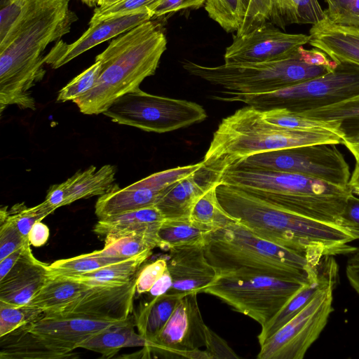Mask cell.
Here are the masks:
<instances>
[{"label": "cell", "instance_id": "f35d334b", "mask_svg": "<svg viewBox=\"0 0 359 359\" xmlns=\"http://www.w3.org/2000/svg\"><path fill=\"white\" fill-rule=\"evenodd\" d=\"M44 316L39 309L28 304L15 306L0 301V337Z\"/></svg>", "mask_w": 359, "mask_h": 359}, {"label": "cell", "instance_id": "e0dca14e", "mask_svg": "<svg viewBox=\"0 0 359 359\" xmlns=\"http://www.w3.org/2000/svg\"><path fill=\"white\" fill-rule=\"evenodd\" d=\"M168 269L172 285L166 294L181 298L191 293H201L219 276L207 259L204 246L175 247L168 250Z\"/></svg>", "mask_w": 359, "mask_h": 359}, {"label": "cell", "instance_id": "cb8c5ba5", "mask_svg": "<svg viewBox=\"0 0 359 359\" xmlns=\"http://www.w3.org/2000/svg\"><path fill=\"white\" fill-rule=\"evenodd\" d=\"M337 272V264L333 257L326 258L319 276L305 283L275 316L262 327L257 336L259 345L297 316L313 299L329 278Z\"/></svg>", "mask_w": 359, "mask_h": 359}, {"label": "cell", "instance_id": "5b68a950", "mask_svg": "<svg viewBox=\"0 0 359 359\" xmlns=\"http://www.w3.org/2000/svg\"><path fill=\"white\" fill-rule=\"evenodd\" d=\"M330 131H298L265 121L259 110L247 105L223 118L212 135L203 163L221 170L251 155L318 144H341Z\"/></svg>", "mask_w": 359, "mask_h": 359}, {"label": "cell", "instance_id": "9a60e30c", "mask_svg": "<svg viewBox=\"0 0 359 359\" xmlns=\"http://www.w3.org/2000/svg\"><path fill=\"white\" fill-rule=\"evenodd\" d=\"M136 278L125 284L90 286L74 301L50 316L109 322L126 320L130 317L133 309L137 293Z\"/></svg>", "mask_w": 359, "mask_h": 359}, {"label": "cell", "instance_id": "b9f144b4", "mask_svg": "<svg viewBox=\"0 0 359 359\" xmlns=\"http://www.w3.org/2000/svg\"><path fill=\"white\" fill-rule=\"evenodd\" d=\"M100 73V64L95 61L90 67L71 80L60 90L57 101H74L85 95L95 85Z\"/></svg>", "mask_w": 359, "mask_h": 359}, {"label": "cell", "instance_id": "5bb4252c", "mask_svg": "<svg viewBox=\"0 0 359 359\" xmlns=\"http://www.w3.org/2000/svg\"><path fill=\"white\" fill-rule=\"evenodd\" d=\"M309 35L282 32L270 22L248 33L233 37L226 48L225 64H250L285 58L298 48L309 43Z\"/></svg>", "mask_w": 359, "mask_h": 359}, {"label": "cell", "instance_id": "2e32d148", "mask_svg": "<svg viewBox=\"0 0 359 359\" xmlns=\"http://www.w3.org/2000/svg\"><path fill=\"white\" fill-rule=\"evenodd\" d=\"M153 19L151 11L136 13L109 18L93 25L74 42L67 43L62 39L45 55L44 62L53 69H57L92 48L130 30Z\"/></svg>", "mask_w": 359, "mask_h": 359}, {"label": "cell", "instance_id": "9f6ffc18", "mask_svg": "<svg viewBox=\"0 0 359 359\" xmlns=\"http://www.w3.org/2000/svg\"><path fill=\"white\" fill-rule=\"evenodd\" d=\"M30 243H28L0 260V280L4 278L14 266L20 257L21 256L25 248Z\"/></svg>", "mask_w": 359, "mask_h": 359}, {"label": "cell", "instance_id": "f907efd6", "mask_svg": "<svg viewBox=\"0 0 359 359\" xmlns=\"http://www.w3.org/2000/svg\"><path fill=\"white\" fill-rule=\"evenodd\" d=\"M299 53L303 60L308 64L314 66H325L335 68L338 62L327 57V55L319 49H305L303 46L299 48Z\"/></svg>", "mask_w": 359, "mask_h": 359}, {"label": "cell", "instance_id": "4dcf8cb0", "mask_svg": "<svg viewBox=\"0 0 359 359\" xmlns=\"http://www.w3.org/2000/svg\"><path fill=\"white\" fill-rule=\"evenodd\" d=\"M151 255L152 250H148L135 257L72 278L90 286L125 284L137 278L140 268Z\"/></svg>", "mask_w": 359, "mask_h": 359}, {"label": "cell", "instance_id": "680465c9", "mask_svg": "<svg viewBox=\"0 0 359 359\" xmlns=\"http://www.w3.org/2000/svg\"><path fill=\"white\" fill-rule=\"evenodd\" d=\"M348 185L352 191L359 190V158H355V165L350 177Z\"/></svg>", "mask_w": 359, "mask_h": 359}, {"label": "cell", "instance_id": "f1b7e54d", "mask_svg": "<svg viewBox=\"0 0 359 359\" xmlns=\"http://www.w3.org/2000/svg\"><path fill=\"white\" fill-rule=\"evenodd\" d=\"M325 18L318 0H273L269 22L285 29L293 24L313 25Z\"/></svg>", "mask_w": 359, "mask_h": 359}, {"label": "cell", "instance_id": "4fadbf2b", "mask_svg": "<svg viewBox=\"0 0 359 359\" xmlns=\"http://www.w3.org/2000/svg\"><path fill=\"white\" fill-rule=\"evenodd\" d=\"M197 293L179 299L176 306L160 332L144 348L164 358L210 359L205 346V324L197 300Z\"/></svg>", "mask_w": 359, "mask_h": 359}, {"label": "cell", "instance_id": "6125c7cd", "mask_svg": "<svg viewBox=\"0 0 359 359\" xmlns=\"http://www.w3.org/2000/svg\"><path fill=\"white\" fill-rule=\"evenodd\" d=\"M241 3H242L243 9L245 11V13H246L248 9L250 3V0H241Z\"/></svg>", "mask_w": 359, "mask_h": 359}, {"label": "cell", "instance_id": "ac0fdd59", "mask_svg": "<svg viewBox=\"0 0 359 359\" xmlns=\"http://www.w3.org/2000/svg\"><path fill=\"white\" fill-rule=\"evenodd\" d=\"M222 172V170L203 162L201 168L176 183L155 206L165 219H189L199 198L220 183Z\"/></svg>", "mask_w": 359, "mask_h": 359}, {"label": "cell", "instance_id": "c3c4849f", "mask_svg": "<svg viewBox=\"0 0 359 359\" xmlns=\"http://www.w3.org/2000/svg\"><path fill=\"white\" fill-rule=\"evenodd\" d=\"M206 0H159L151 10L153 18H161L187 8H198Z\"/></svg>", "mask_w": 359, "mask_h": 359}, {"label": "cell", "instance_id": "30bf717a", "mask_svg": "<svg viewBox=\"0 0 359 359\" xmlns=\"http://www.w3.org/2000/svg\"><path fill=\"white\" fill-rule=\"evenodd\" d=\"M103 114L118 124L157 133L185 128L207 118L205 109L196 102L151 95L140 88L118 97Z\"/></svg>", "mask_w": 359, "mask_h": 359}, {"label": "cell", "instance_id": "f6af8a7d", "mask_svg": "<svg viewBox=\"0 0 359 359\" xmlns=\"http://www.w3.org/2000/svg\"><path fill=\"white\" fill-rule=\"evenodd\" d=\"M273 0H250L243 22L236 36H241L269 21Z\"/></svg>", "mask_w": 359, "mask_h": 359}, {"label": "cell", "instance_id": "f5cc1de1", "mask_svg": "<svg viewBox=\"0 0 359 359\" xmlns=\"http://www.w3.org/2000/svg\"><path fill=\"white\" fill-rule=\"evenodd\" d=\"M68 186V179L60 184L52 185L47 192L45 201L55 210L64 206Z\"/></svg>", "mask_w": 359, "mask_h": 359}, {"label": "cell", "instance_id": "7dc6e473", "mask_svg": "<svg viewBox=\"0 0 359 359\" xmlns=\"http://www.w3.org/2000/svg\"><path fill=\"white\" fill-rule=\"evenodd\" d=\"M205 351L210 359L239 358L227 342L207 326L205 331Z\"/></svg>", "mask_w": 359, "mask_h": 359}, {"label": "cell", "instance_id": "be15d7a7", "mask_svg": "<svg viewBox=\"0 0 359 359\" xmlns=\"http://www.w3.org/2000/svg\"><path fill=\"white\" fill-rule=\"evenodd\" d=\"M353 193L355 195H358L359 196V190H355V191H353Z\"/></svg>", "mask_w": 359, "mask_h": 359}, {"label": "cell", "instance_id": "e575fe53", "mask_svg": "<svg viewBox=\"0 0 359 359\" xmlns=\"http://www.w3.org/2000/svg\"><path fill=\"white\" fill-rule=\"evenodd\" d=\"M104 245L95 252L100 255L128 259L158 246L157 236L142 233L110 234L104 238Z\"/></svg>", "mask_w": 359, "mask_h": 359}, {"label": "cell", "instance_id": "3957f363", "mask_svg": "<svg viewBox=\"0 0 359 359\" xmlns=\"http://www.w3.org/2000/svg\"><path fill=\"white\" fill-rule=\"evenodd\" d=\"M166 46L161 24L151 20L121 34L96 56L100 73L94 87L72 102L84 114H103L155 74Z\"/></svg>", "mask_w": 359, "mask_h": 359}, {"label": "cell", "instance_id": "8fae6325", "mask_svg": "<svg viewBox=\"0 0 359 359\" xmlns=\"http://www.w3.org/2000/svg\"><path fill=\"white\" fill-rule=\"evenodd\" d=\"M229 168L295 173L341 187H350L349 165L336 144H318L259 153Z\"/></svg>", "mask_w": 359, "mask_h": 359}, {"label": "cell", "instance_id": "9c48e42d", "mask_svg": "<svg viewBox=\"0 0 359 359\" xmlns=\"http://www.w3.org/2000/svg\"><path fill=\"white\" fill-rule=\"evenodd\" d=\"M309 280L234 272L219 275L201 293L217 297L262 327Z\"/></svg>", "mask_w": 359, "mask_h": 359}, {"label": "cell", "instance_id": "60d3db41", "mask_svg": "<svg viewBox=\"0 0 359 359\" xmlns=\"http://www.w3.org/2000/svg\"><path fill=\"white\" fill-rule=\"evenodd\" d=\"M159 0H119L107 6H97L89 21V26L101 21L136 13L151 11ZM152 13V12H151Z\"/></svg>", "mask_w": 359, "mask_h": 359}, {"label": "cell", "instance_id": "8d00e7d4", "mask_svg": "<svg viewBox=\"0 0 359 359\" xmlns=\"http://www.w3.org/2000/svg\"><path fill=\"white\" fill-rule=\"evenodd\" d=\"M122 260L124 259L103 256L93 251L88 254L55 261L48 265V269L52 274L74 277Z\"/></svg>", "mask_w": 359, "mask_h": 359}, {"label": "cell", "instance_id": "bcb514c9", "mask_svg": "<svg viewBox=\"0 0 359 359\" xmlns=\"http://www.w3.org/2000/svg\"><path fill=\"white\" fill-rule=\"evenodd\" d=\"M168 269L167 256L142 265L136 278V292L147 293Z\"/></svg>", "mask_w": 359, "mask_h": 359}, {"label": "cell", "instance_id": "6f0895ef", "mask_svg": "<svg viewBox=\"0 0 359 359\" xmlns=\"http://www.w3.org/2000/svg\"><path fill=\"white\" fill-rule=\"evenodd\" d=\"M341 144L345 145L355 158H359V131L344 136Z\"/></svg>", "mask_w": 359, "mask_h": 359}, {"label": "cell", "instance_id": "7bdbcfd3", "mask_svg": "<svg viewBox=\"0 0 359 359\" xmlns=\"http://www.w3.org/2000/svg\"><path fill=\"white\" fill-rule=\"evenodd\" d=\"M7 207L0 210V260L29 243L22 236L14 222L6 215Z\"/></svg>", "mask_w": 359, "mask_h": 359}, {"label": "cell", "instance_id": "681fc988", "mask_svg": "<svg viewBox=\"0 0 359 359\" xmlns=\"http://www.w3.org/2000/svg\"><path fill=\"white\" fill-rule=\"evenodd\" d=\"M343 226L359 233V198L352 193L341 215Z\"/></svg>", "mask_w": 359, "mask_h": 359}, {"label": "cell", "instance_id": "94428289", "mask_svg": "<svg viewBox=\"0 0 359 359\" xmlns=\"http://www.w3.org/2000/svg\"><path fill=\"white\" fill-rule=\"evenodd\" d=\"M118 1L119 0H100L98 4V6H100V7L107 6L113 4Z\"/></svg>", "mask_w": 359, "mask_h": 359}, {"label": "cell", "instance_id": "d4e9b609", "mask_svg": "<svg viewBox=\"0 0 359 359\" xmlns=\"http://www.w3.org/2000/svg\"><path fill=\"white\" fill-rule=\"evenodd\" d=\"M164 219L160 210L154 205L100 219L93 231L103 239L110 234L130 233L157 236Z\"/></svg>", "mask_w": 359, "mask_h": 359}, {"label": "cell", "instance_id": "ffe728a7", "mask_svg": "<svg viewBox=\"0 0 359 359\" xmlns=\"http://www.w3.org/2000/svg\"><path fill=\"white\" fill-rule=\"evenodd\" d=\"M1 359L74 358L72 346L30 330L26 325L0 337Z\"/></svg>", "mask_w": 359, "mask_h": 359}, {"label": "cell", "instance_id": "f546056e", "mask_svg": "<svg viewBox=\"0 0 359 359\" xmlns=\"http://www.w3.org/2000/svg\"><path fill=\"white\" fill-rule=\"evenodd\" d=\"M179 299L165 294L150 299L139 309L135 315V325L147 341V345L165 326Z\"/></svg>", "mask_w": 359, "mask_h": 359}, {"label": "cell", "instance_id": "db71d44e", "mask_svg": "<svg viewBox=\"0 0 359 359\" xmlns=\"http://www.w3.org/2000/svg\"><path fill=\"white\" fill-rule=\"evenodd\" d=\"M50 236L48 227L41 221L36 222L31 228L28 240L30 245L34 247H41L48 241Z\"/></svg>", "mask_w": 359, "mask_h": 359}, {"label": "cell", "instance_id": "836d02e7", "mask_svg": "<svg viewBox=\"0 0 359 359\" xmlns=\"http://www.w3.org/2000/svg\"><path fill=\"white\" fill-rule=\"evenodd\" d=\"M297 114L310 118L339 123L338 130L342 140L344 136L359 131V95L337 104Z\"/></svg>", "mask_w": 359, "mask_h": 359}, {"label": "cell", "instance_id": "74e56055", "mask_svg": "<svg viewBox=\"0 0 359 359\" xmlns=\"http://www.w3.org/2000/svg\"><path fill=\"white\" fill-rule=\"evenodd\" d=\"M208 16L226 32H237L241 28L245 11L241 0H206Z\"/></svg>", "mask_w": 359, "mask_h": 359}, {"label": "cell", "instance_id": "8992f818", "mask_svg": "<svg viewBox=\"0 0 359 359\" xmlns=\"http://www.w3.org/2000/svg\"><path fill=\"white\" fill-rule=\"evenodd\" d=\"M204 250L219 276L252 273L306 281L322 267H312L304 254L264 239L240 222L211 231Z\"/></svg>", "mask_w": 359, "mask_h": 359}, {"label": "cell", "instance_id": "91938a15", "mask_svg": "<svg viewBox=\"0 0 359 359\" xmlns=\"http://www.w3.org/2000/svg\"><path fill=\"white\" fill-rule=\"evenodd\" d=\"M83 4H86L88 7H94L97 6L100 0H79Z\"/></svg>", "mask_w": 359, "mask_h": 359}, {"label": "cell", "instance_id": "7a4b0ae2", "mask_svg": "<svg viewBox=\"0 0 359 359\" xmlns=\"http://www.w3.org/2000/svg\"><path fill=\"white\" fill-rule=\"evenodd\" d=\"M217 195L222 207L258 236L304 254L320 268L327 257L351 255L359 233L337 224L313 219L240 189L219 183Z\"/></svg>", "mask_w": 359, "mask_h": 359}, {"label": "cell", "instance_id": "7402d4cb", "mask_svg": "<svg viewBox=\"0 0 359 359\" xmlns=\"http://www.w3.org/2000/svg\"><path fill=\"white\" fill-rule=\"evenodd\" d=\"M169 190L161 189L143 178L124 188L117 185L97 199L95 213L99 219L154 206Z\"/></svg>", "mask_w": 359, "mask_h": 359}, {"label": "cell", "instance_id": "7c38bea8", "mask_svg": "<svg viewBox=\"0 0 359 359\" xmlns=\"http://www.w3.org/2000/svg\"><path fill=\"white\" fill-rule=\"evenodd\" d=\"M337 273L292 319L259 345V359H302L325 327L333 311Z\"/></svg>", "mask_w": 359, "mask_h": 359}, {"label": "cell", "instance_id": "4316f807", "mask_svg": "<svg viewBox=\"0 0 359 359\" xmlns=\"http://www.w3.org/2000/svg\"><path fill=\"white\" fill-rule=\"evenodd\" d=\"M131 318L94 334L79 346L111 358L120 349L128 347H145L147 341L134 329Z\"/></svg>", "mask_w": 359, "mask_h": 359}, {"label": "cell", "instance_id": "44dd1931", "mask_svg": "<svg viewBox=\"0 0 359 359\" xmlns=\"http://www.w3.org/2000/svg\"><path fill=\"white\" fill-rule=\"evenodd\" d=\"M309 43L337 62L359 65V27L335 24L327 18L313 25Z\"/></svg>", "mask_w": 359, "mask_h": 359}, {"label": "cell", "instance_id": "ab89813d", "mask_svg": "<svg viewBox=\"0 0 359 359\" xmlns=\"http://www.w3.org/2000/svg\"><path fill=\"white\" fill-rule=\"evenodd\" d=\"M54 210H55L44 201L32 208L27 207L24 203L15 204L10 210L6 209V215L14 222L22 236L28 239L32 226Z\"/></svg>", "mask_w": 359, "mask_h": 359}, {"label": "cell", "instance_id": "83f0119b", "mask_svg": "<svg viewBox=\"0 0 359 359\" xmlns=\"http://www.w3.org/2000/svg\"><path fill=\"white\" fill-rule=\"evenodd\" d=\"M116 167L104 165L100 169L90 165L83 171L79 170L68 178L69 186L64 205L82 198L102 196L114 187Z\"/></svg>", "mask_w": 359, "mask_h": 359}, {"label": "cell", "instance_id": "d6a6232c", "mask_svg": "<svg viewBox=\"0 0 359 359\" xmlns=\"http://www.w3.org/2000/svg\"><path fill=\"white\" fill-rule=\"evenodd\" d=\"M216 184L204 193L194 205L189 219L199 227L213 231L239 222L221 205Z\"/></svg>", "mask_w": 359, "mask_h": 359}, {"label": "cell", "instance_id": "816d5d0a", "mask_svg": "<svg viewBox=\"0 0 359 359\" xmlns=\"http://www.w3.org/2000/svg\"><path fill=\"white\" fill-rule=\"evenodd\" d=\"M349 255L346 265V276L350 285L359 297V248Z\"/></svg>", "mask_w": 359, "mask_h": 359}, {"label": "cell", "instance_id": "ba28073f", "mask_svg": "<svg viewBox=\"0 0 359 359\" xmlns=\"http://www.w3.org/2000/svg\"><path fill=\"white\" fill-rule=\"evenodd\" d=\"M212 98L240 102L258 109H283L304 112L332 105L359 95V65L339 62L331 72L287 88L257 94L222 92Z\"/></svg>", "mask_w": 359, "mask_h": 359}, {"label": "cell", "instance_id": "1f68e13d", "mask_svg": "<svg viewBox=\"0 0 359 359\" xmlns=\"http://www.w3.org/2000/svg\"><path fill=\"white\" fill-rule=\"evenodd\" d=\"M210 232L196 225L189 219H164L157 233L158 248L168 251L184 245L205 246Z\"/></svg>", "mask_w": 359, "mask_h": 359}, {"label": "cell", "instance_id": "ee69618b", "mask_svg": "<svg viewBox=\"0 0 359 359\" xmlns=\"http://www.w3.org/2000/svg\"><path fill=\"white\" fill-rule=\"evenodd\" d=\"M326 18L332 22L359 27V0H325Z\"/></svg>", "mask_w": 359, "mask_h": 359}, {"label": "cell", "instance_id": "52a82bcc", "mask_svg": "<svg viewBox=\"0 0 359 359\" xmlns=\"http://www.w3.org/2000/svg\"><path fill=\"white\" fill-rule=\"evenodd\" d=\"M183 68L191 75L225 89L257 94L271 92L322 76L334 69L306 63L298 49L289 56L271 62L205 66L184 60Z\"/></svg>", "mask_w": 359, "mask_h": 359}, {"label": "cell", "instance_id": "e7e4bbea", "mask_svg": "<svg viewBox=\"0 0 359 359\" xmlns=\"http://www.w3.org/2000/svg\"><path fill=\"white\" fill-rule=\"evenodd\" d=\"M15 1V0H9L8 3H9V2H11V1ZM8 3H7V4H8Z\"/></svg>", "mask_w": 359, "mask_h": 359}, {"label": "cell", "instance_id": "277c9868", "mask_svg": "<svg viewBox=\"0 0 359 359\" xmlns=\"http://www.w3.org/2000/svg\"><path fill=\"white\" fill-rule=\"evenodd\" d=\"M220 183L240 189L292 212L318 221L341 224L350 187H341L295 173L229 168Z\"/></svg>", "mask_w": 359, "mask_h": 359}, {"label": "cell", "instance_id": "d590c367", "mask_svg": "<svg viewBox=\"0 0 359 359\" xmlns=\"http://www.w3.org/2000/svg\"><path fill=\"white\" fill-rule=\"evenodd\" d=\"M259 110L265 121L282 128L298 131H330L341 137L337 122L310 118L283 109Z\"/></svg>", "mask_w": 359, "mask_h": 359}, {"label": "cell", "instance_id": "11a10c76", "mask_svg": "<svg viewBox=\"0 0 359 359\" xmlns=\"http://www.w3.org/2000/svg\"><path fill=\"white\" fill-rule=\"evenodd\" d=\"M172 285L171 275L167 269L161 277L154 283L147 292L150 299L167 294Z\"/></svg>", "mask_w": 359, "mask_h": 359}, {"label": "cell", "instance_id": "484cf974", "mask_svg": "<svg viewBox=\"0 0 359 359\" xmlns=\"http://www.w3.org/2000/svg\"><path fill=\"white\" fill-rule=\"evenodd\" d=\"M89 287L75 278L50 273L27 304L41 309L45 316L53 315L81 296Z\"/></svg>", "mask_w": 359, "mask_h": 359}, {"label": "cell", "instance_id": "d6986e66", "mask_svg": "<svg viewBox=\"0 0 359 359\" xmlns=\"http://www.w3.org/2000/svg\"><path fill=\"white\" fill-rule=\"evenodd\" d=\"M29 246L25 248L12 269L0 280V301L15 306L27 304L50 274L48 265L36 259Z\"/></svg>", "mask_w": 359, "mask_h": 359}, {"label": "cell", "instance_id": "603a6c76", "mask_svg": "<svg viewBox=\"0 0 359 359\" xmlns=\"http://www.w3.org/2000/svg\"><path fill=\"white\" fill-rule=\"evenodd\" d=\"M121 322L102 321L81 317L43 316L26 325L32 331L63 342L75 349L94 334Z\"/></svg>", "mask_w": 359, "mask_h": 359}, {"label": "cell", "instance_id": "6da1fadb", "mask_svg": "<svg viewBox=\"0 0 359 359\" xmlns=\"http://www.w3.org/2000/svg\"><path fill=\"white\" fill-rule=\"evenodd\" d=\"M78 20L69 0H26L0 38V111L9 105L35 109L31 88L43 78L44 52Z\"/></svg>", "mask_w": 359, "mask_h": 359}]
</instances>
